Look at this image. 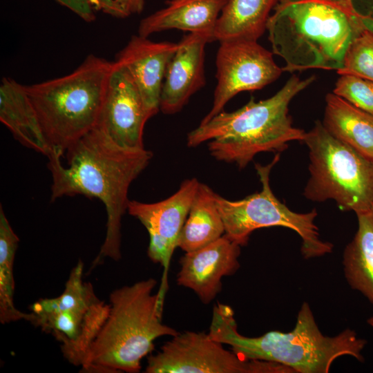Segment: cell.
Here are the masks:
<instances>
[{
	"instance_id": "obj_1",
	"label": "cell",
	"mask_w": 373,
	"mask_h": 373,
	"mask_svg": "<svg viewBox=\"0 0 373 373\" xmlns=\"http://www.w3.org/2000/svg\"><path fill=\"white\" fill-rule=\"evenodd\" d=\"M68 166L62 165L61 153L51 150L47 155L52 184L51 200L82 194L99 199L107 214L106 234L92 268L105 258H121V221L127 210L132 182L148 166L153 153L123 147L96 126L66 151Z\"/></svg>"
},
{
	"instance_id": "obj_2",
	"label": "cell",
	"mask_w": 373,
	"mask_h": 373,
	"mask_svg": "<svg viewBox=\"0 0 373 373\" xmlns=\"http://www.w3.org/2000/svg\"><path fill=\"white\" fill-rule=\"evenodd\" d=\"M267 30L283 71H338L351 43L373 32V0H278Z\"/></svg>"
},
{
	"instance_id": "obj_3",
	"label": "cell",
	"mask_w": 373,
	"mask_h": 373,
	"mask_svg": "<svg viewBox=\"0 0 373 373\" xmlns=\"http://www.w3.org/2000/svg\"><path fill=\"white\" fill-rule=\"evenodd\" d=\"M233 315L229 306L218 303L213 307L208 334L243 358L277 363L294 373H327L343 356L364 361L366 340L347 328L335 336L324 335L307 302L298 310L294 327L287 332L274 330L256 337L245 336L238 332Z\"/></svg>"
},
{
	"instance_id": "obj_4",
	"label": "cell",
	"mask_w": 373,
	"mask_h": 373,
	"mask_svg": "<svg viewBox=\"0 0 373 373\" xmlns=\"http://www.w3.org/2000/svg\"><path fill=\"white\" fill-rule=\"evenodd\" d=\"M314 80V76L300 79L294 75L273 96L258 102L251 97L235 111H222L188 133V146L209 141L215 159L243 169L259 153H278L291 141L303 142L306 132L293 126L289 105Z\"/></svg>"
},
{
	"instance_id": "obj_5",
	"label": "cell",
	"mask_w": 373,
	"mask_h": 373,
	"mask_svg": "<svg viewBox=\"0 0 373 373\" xmlns=\"http://www.w3.org/2000/svg\"><path fill=\"white\" fill-rule=\"evenodd\" d=\"M157 280L150 278L114 290L110 312L82 364V372L137 373L154 341L178 332L162 323L164 301L153 294Z\"/></svg>"
},
{
	"instance_id": "obj_6",
	"label": "cell",
	"mask_w": 373,
	"mask_h": 373,
	"mask_svg": "<svg viewBox=\"0 0 373 373\" xmlns=\"http://www.w3.org/2000/svg\"><path fill=\"white\" fill-rule=\"evenodd\" d=\"M112 66L90 55L67 75L24 86L50 151L63 155L97 126Z\"/></svg>"
},
{
	"instance_id": "obj_7",
	"label": "cell",
	"mask_w": 373,
	"mask_h": 373,
	"mask_svg": "<svg viewBox=\"0 0 373 373\" xmlns=\"http://www.w3.org/2000/svg\"><path fill=\"white\" fill-rule=\"evenodd\" d=\"M303 142L309 158L310 176L303 190L307 200H332L356 214L373 209V160L334 137L320 121Z\"/></svg>"
},
{
	"instance_id": "obj_8",
	"label": "cell",
	"mask_w": 373,
	"mask_h": 373,
	"mask_svg": "<svg viewBox=\"0 0 373 373\" xmlns=\"http://www.w3.org/2000/svg\"><path fill=\"white\" fill-rule=\"evenodd\" d=\"M83 270L84 263L79 260L61 294L33 303L29 320L51 334L61 343L64 357L75 366L83 364L111 307L97 298L90 283L83 280Z\"/></svg>"
},
{
	"instance_id": "obj_9",
	"label": "cell",
	"mask_w": 373,
	"mask_h": 373,
	"mask_svg": "<svg viewBox=\"0 0 373 373\" xmlns=\"http://www.w3.org/2000/svg\"><path fill=\"white\" fill-rule=\"evenodd\" d=\"M276 154L267 165L256 164L262 184L260 192L232 201L216 194V202L222 217L224 234L239 245L248 242L251 233L260 228L283 227L295 231L301 239L300 251L305 259L318 258L332 252L333 245L321 238L315 224L316 210L307 213L291 211L273 193L269 184L272 167L278 161Z\"/></svg>"
},
{
	"instance_id": "obj_10",
	"label": "cell",
	"mask_w": 373,
	"mask_h": 373,
	"mask_svg": "<svg viewBox=\"0 0 373 373\" xmlns=\"http://www.w3.org/2000/svg\"><path fill=\"white\" fill-rule=\"evenodd\" d=\"M209 334L178 333L148 358L146 373H294L277 363L248 359L224 349Z\"/></svg>"
},
{
	"instance_id": "obj_11",
	"label": "cell",
	"mask_w": 373,
	"mask_h": 373,
	"mask_svg": "<svg viewBox=\"0 0 373 373\" xmlns=\"http://www.w3.org/2000/svg\"><path fill=\"white\" fill-rule=\"evenodd\" d=\"M220 44L213 106L200 124L222 112L238 93L260 89L276 80L283 71L274 61L273 53L257 41L232 39Z\"/></svg>"
},
{
	"instance_id": "obj_12",
	"label": "cell",
	"mask_w": 373,
	"mask_h": 373,
	"mask_svg": "<svg viewBox=\"0 0 373 373\" xmlns=\"http://www.w3.org/2000/svg\"><path fill=\"white\" fill-rule=\"evenodd\" d=\"M200 182L195 178L184 180L179 189L168 198L155 203L128 202L127 211L148 231L150 259L164 268L158 293L164 300L168 289L167 274L173 253L188 216Z\"/></svg>"
},
{
	"instance_id": "obj_13",
	"label": "cell",
	"mask_w": 373,
	"mask_h": 373,
	"mask_svg": "<svg viewBox=\"0 0 373 373\" xmlns=\"http://www.w3.org/2000/svg\"><path fill=\"white\" fill-rule=\"evenodd\" d=\"M151 117L127 70L113 62L97 126L121 146L142 149L144 127Z\"/></svg>"
},
{
	"instance_id": "obj_14",
	"label": "cell",
	"mask_w": 373,
	"mask_h": 373,
	"mask_svg": "<svg viewBox=\"0 0 373 373\" xmlns=\"http://www.w3.org/2000/svg\"><path fill=\"white\" fill-rule=\"evenodd\" d=\"M241 246L225 234L214 242L180 258L179 285L192 289L204 304L211 302L222 289V278L240 268Z\"/></svg>"
},
{
	"instance_id": "obj_15",
	"label": "cell",
	"mask_w": 373,
	"mask_h": 373,
	"mask_svg": "<svg viewBox=\"0 0 373 373\" xmlns=\"http://www.w3.org/2000/svg\"><path fill=\"white\" fill-rule=\"evenodd\" d=\"M177 48L178 44L155 42L137 35L131 37L117 57L115 61L131 77L151 116L160 110L166 71Z\"/></svg>"
},
{
	"instance_id": "obj_16",
	"label": "cell",
	"mask_w": 373,
	"mask_h": 373,
	"mask_svg": "<svg viewBox=\"0 0 373 373\" xmlns=\"http://www.w3.org/2000/svg\"><path fill=\"white\" fill-rule=\"evenodd\" d=\"M211 39L190 32L178 44L166 71L160 109L165 114L180 111L196 91L204 86V48Z\"/></svg>"
},
{
	"instance_id": "obj_17",
	"label": "cell",
	"mask_w": 373,
	"mask_h": 373,
	"mask_svg": "<svg viewBox=\"0 0 373 373\" xmlns=\"http://www.w3.org/2000/svg\"><path fill=\"white\" fill-rule=\"evenodd\" d=\"M228 0H171L168 6L144 18L139 35L178 29L209 36L212 41L220 14Z\"/></svg>"
},
{
	"instance_id": "obj_18",
	"label": "cell",
	"mask_w": 373,
	"mask_h": 373,
	"mask_svg": "<svg viewBox=\"0 0 373 373\" xmlns=\"http://www.w3.org/2000/svg\"><path fill=\"white\" fill-rule=\"evenodd\" d=\"M0 120L23 145L46 156L50 153L24 85L10 78H3L0 85Z\"/></svg>"
},
{
	"instance_id": "obj_19",
	"label": "cell",
	"mask_w": 373,
	"mask_h": 373,
	"mask_svg": "<svg viewBox=\"0 0 373 373\" xmlns=\"http://www.w3.org/2000/svg\"><path fill=\"white\" fill-rule=\"evenodd\" d=\"M322 124L334 137L373 160V114L332 93L325 97Z\"/></svg>"
},
{
	"instance_id": "obj_20",
	"label": "cell",
	"mask_w": 373,
	"mask_h": 373,
	"mask_svg": "<svg viewBox=\"0 0 373 373\" xmlns=\"http://www.w3.org/2000/svg\"><path fill=\"white\" fill-rule=\"evenodd\" d=\"M356 215L358 227L343 251V273L350 287L373 305V209Z\"/></svg>"
},
{
	"instance_id": "obj_21",
	"label": "cell",
	"mask_w": 373,
	"mask_h": 373,
	"mask_svg": "<svg viewBox=\"0 0 373 373\" xmlns=\"http://www.w3.org/2000/svg\"><path fill=\"white\" fill-rule=\"evenodd\" d=\"M278 0H228L217 20L214 39L257 41Z\"/></svg>"
},
{
	"instance_id": "obj_22",
	"label": "cell",
	"mask_w": 373,
	"mask_h": 373,
	"mask_svg": "<svg viewBox=\"0 0 373 373\" xmlns=\"http://www.w3.org/2000/svg\"><path fill=\"white\" fill-rule=\"evenodd\" d=\"M216 194L209 186L200 182L178 241V247L185 252L199 249L224 235Z\"/></svg>"
},
{
	"instance_id": "obj_23",
	"label": "cell",
	"mask_w": 373,
	"mask_h": 373,
	"mask_svg": "<svg viewBox=\"0 0 373 373\" xmlns=\"http://www.w3.org/2000/svg\"><path fill=\"white\" fill-rule=\"evenodd\" d=\"M19 239L12 229L2 206L0 207V322L8 323L21 319L29 321L30 313L17 309L14 303L13 267Z\"/></svg>"
},
{
	"instance_id": "obj_24",
	"label": "cell",
	"mask_w": 373,
	"mask_h": 373,
	"mask_svg": "<svg viewBox=\"0 0 373 373\" xmlns=\"http://www.w3.org/2000/svg\"><path fill=\"white\" fill-rule=\"evenodd\" d=\"M339 75H356L373 82V32L365 31L348 47Z\"/></svg>"
},
{
	"instance_id": "obj_25",
	"label": "cell",
	"mask_w": 373,
	"mask_h": 373,
	"mask_svg": "<svg viewBox=\"0 0 373 373\" xmlns=\"http://www.w3.org/2000/svg\"><path fill=\"white\" fill-rule=\"evenodd\" d=\"M340 75L333 93L354 106L373 114V82L353 75Z\"/></svg>"
},
{
	"instance_id": "obj_26",
	"label": "cell",
	"mask_w": 373,
	"mask_h": 373,
	"mask_svg": "<svg viewBox=\"0 0 373 373\" xmlns=\"http://www.w3.org/2000/svg\"><path fill=\"white\" fill-rule=\"evenodd\" d=\"M146 0H96L97 11L117 18H125L140 14L144 9Z\"/></svg>"
},
{
	"instance_id": "obj_27",
	"label": "cell",
	"mask_w": 373,
	"mask_h": 373,
	"mask_svg": "<svg viewBox=\"0 0 373 373\" xmlns=\"http://www.w3.org/2000/svg\"><path fill=\"white\" fill-rule=\"evenodd\" d=\"M86 21L95 19L96 0H55Z\"/></svg>"
},
{
	"instance_id": "obj_28",
	"label": "cell",
	"mask_w": 373,
	"mask_h": 373,
	"mask_svg": "<svg viewBox=\"0 0 373 373\" xmlns=\"http://www.w3.org/2000/svg\"><path fill=\"white\" fill-rule=\"evenodd\" d=\"M367 324L372 328L373 329V316H371L367 320Z\"/></svg>"
}]
</instances>
